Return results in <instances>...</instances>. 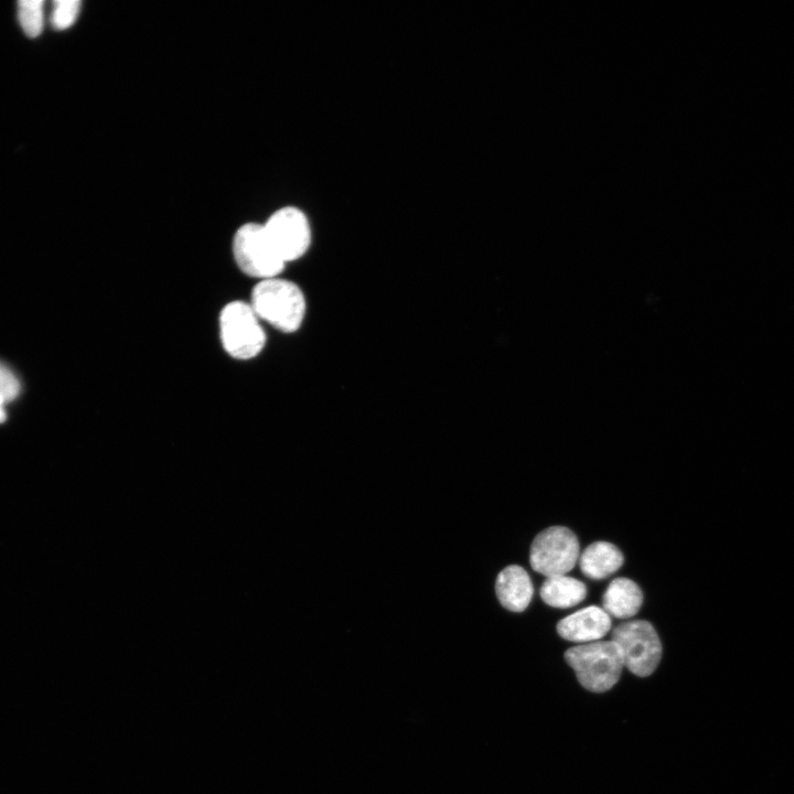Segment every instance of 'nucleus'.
Returning a JSON list of instances; mask_svg holds the SVG:
<instances>
[{
	"mask_svg": "<svg viewBox=\"0 0 794 794\" xmlns=\"http://www.w3.org/2000/svg\"><path fill=\"white\" fill-rule=\"evenodd\" d=\"M250 305L259 320L283 333L297 332L307 312L300 287L280 277L260 280L251 291Z\"/></svg>",
	"mask_w": 794,
	"mask_h": 794,
	"instance_id": "1",
	"label": "nucleus"
},
{
	"mask_svg": "<svg viewBox=\"0 0 794 794\" xmlns=\"http://www.w3.org/2000/svg\"><path fill=\"white\" fill-rule=\"evenodd\" d=\"M565 658L581 686L592 693L611 689L624 667L621 650L612 640L570 647L565 652Z\"/></svg>",
	"mask_w": 794,
	"mask_h": 794,
	"instance_id": "2",
	"label": "nucleus"
},
{
	"mask_svg": "<svg viewBox=\"0 0 794 794\" xmlns=\"http://www.w3.org/2000/svg\"><path fill=\"white\" fill-rule=\"evenodd\" d=\"M221 340L224 350L236 360L257 356L266 343L265 331L250 303L233 301L219 315Z\"/></svg>",
	"mask_w": 794,
	"mask_h": 794,
	"instance_id": "3",
	"label": "nucleus"
},
{
	"mask_svg": "<svg viewBox=\"0 0 794 794\" xmlns=\"http://www.w3.org/2000/svg\"><path fill=\"white\" fill-rule=\"evenodd\" d=\"M233 255L239 269L260 280L279 277L286 262L273 248L264 224L246 223L233 237Z\"/></svg>",
	"mask_w": 794,
	"mask_h": 794,
	"instance_id": "4",
	"label": "nucleus"
},
{
	"mask_svg": "<svg viewBox=\"0 0 794 794\" xmlns=\"http://www.w3.org/2000/svg\"><path fill=\"white\" fill-rule=\"evenodd\" d=\"M622 653L624 666L639 677L651 675L662 656V644L654 626L644 620L618 625L611 635Z\"/></svg>",
	"mask_w": 794,
	"mask_h": 794,
	"instance_id": "5",
	"label": "nucleus"
},
{
	"mask_svg": "<svg viewBox=\"0 0 794 794\" xmlns=\"http://www.w3.org/2000/svg\"><path fill=\"white\" fill-rule=\"evenodd\" d=\"M579 558V541L567 527L552 526L533 540L529 561L532 568L547 578L564 576Z\"/></svg>",
	"mask_w": 794,
	"mask_h": 794,
	"instance_id": "6",
	"label": "nucleus"
},
{
	"mask_svg": "<svg viewBox=\"0 0 794 794\" xmlns=\"http://www.w3.org/2000/svg\"><path fill=\"white\" fill-rule=\"evenodd\" d=\"M264 227L273 248L286 264L301 258L310 248V223L298 207L283 206L277 210Z\"/></svg>",
	"mask_w": 794,
	"mask_h": 794,
	"instance_id": "7",
	"label": "nucleus"
},
{
	"mask_svg": "<svg viewBox=\"0 0 794 794\" xmlns=\"http://www.w3.org/2000/svg\"><path fill=\"white\" fill-rule=\"evenodd\" d=\"M611 627L610 615L599 607L581 609L557 624L558 634L576 643L592 642L603 637Z\"/></svg>",
	"mask_w": 794,
	"mask_h": 794,
	"instance_id": "8",
	"label": "nucleus"
},
{
	"mask_svg": "<svg viewBox=\"0 0 794 794\" xmlns=\"http://www.w3.org/2000/svg\"><path fill=\"white\" fill-rule=\"evenodd\" d=\"M495 591L505 609L522 612L528 607L534 588L526 570L517 565H511L498 573Z\"/></svg>",
	"mask_w": 794,
	"mask_h": 794,
	"instance_id": "9",
	"label": "nucleus"
},
{
	"mask_svg": "<svg viewBox=\"0 0 794 794\" xmlns=\"http://www.w3.org/2000/svg\"><path fill=\"white\" fill-rule=\"evenodd\" d=\"M622 564V552L616 546L608 541H596L589 545L579 556V566L582 573L594 580L609 577Z\"/></svg>",
	"mask_w": 794,
	"mask_h": 794,
	"instance_id": "10",
	"label": "nucleus"
},
{
	"mask_svg": "<svg viewBox=\"0 0 794 794\" xmlns=\"http://www.w3.org/2000/svg\"><path fill=\"white\" fill-rule=\"evenodd\" d=\"M643 602L640 587L627 578L612 580L603 594V608L610 615L627 619L635 615Z\"/></svg>",
	"mask_w": 794,
	"mask_h": 794,
	"instance_id": "11",
	"label": "nucleus"
},
{
	"mask_svg": "<svg viewBox=\"0 0 794 794\" xmlns=\"http://www.w3.org/2000/svg\"><path fill=\"white\" fill-rule=\"evenodd\" d=\"M587 594L586 584L575 578L556 576L547 578L541 588L540 597L550 607L567 609L580 603Z\"/></svg>",
	"mask_w": 794,
	"mask_h": 794,
	"instance_id": "12",
	"label": "nucleus"
},
{
	"mask_svg": "<svg viewBox=\"0 0 794 794\" xmlns=\"http://www.w3.org/2000/svg\"><path fill=\"white\" fill-rule=\"evenodd\" d=\"M19 21L24 33L30 37L40 35L43 29V1H20L19 2Z\"/></svg>",
	"mask_w": 794,
	"mask_h": 794,
	"instance_id": "13",
	"label": "nucleus"
},
{
	"mask_svg": "<svg viewBox=\"0 0 794 794\" xmlns=\"http://www.w3.org/2000/svg\"><path fill=\"white\" fill-rule=\"evenodd\" d=\"M81 11L78 0H57L54 2L51 15L52 25L57 30H65L74 24Z\"/></svg>",
	"mask_w": 794,
	"mask_h": 794,
	"instance_id": "14",
	"label": "nucleus"
},
{
	"mask_svg": "<svg viewBox=\"0 0 794 794\" xmlns=\"http://www.w3.org/2000/svg\"><path fill=\"white\" fill-rule=\"evenodd\" d=\"M20 384L15 375L0 363V423L7 418L6 406L17 398Z\"/></svg>",
	"mask_w": 794,
	"mask_h": 794,
	"instance_id": "15",
	"label": "nucleus"
}]
</instances>
